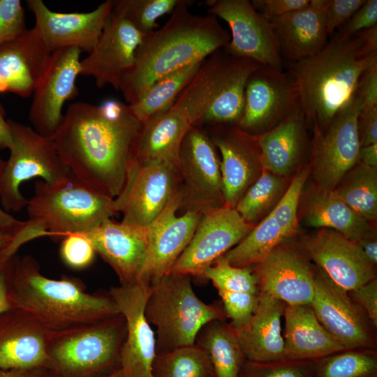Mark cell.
Listing matches in <instances>:
<instances>
[{
  "mask_svg": "<svg viewBox=\"0 0 377 377\" xmlns=\"http://www.w3.org/2000/svg\"><path fill=\"white\" fill-rule=\"evenodd\" d=\"M142 126L127 103L76 102L68 106L52 138L77 179L115 198L125 185Z\"/></svg>",
  "mask_w": 377,
  "mask_h": 377,
  "instance_id": "obj_1",
  "label": "cell"
},
{
  "mask_svg": "<svg viewBox=\"0 0 377 377\" xmlns=\"http://www.w3.org/2000/svg\"><path fill=\"white\" fill-rule=\"evenodd\" d=\"M193 2L182 0L160 29L143 37L134 63L119 88L127 104L138 101L158 79L203 61L230 42V35L216 17L199 15L188 10Z\"/></svg>",
  "mask_w": 377,
  "mask_h": 377,
  "instance_id": "obj_2",
  "label": "cell"
},
{
  "mask_svg": "<svg viewBox=\"0 0 377 377\" xmlns=\"http://www.w3.org/2000/svg\"><path fill=\"white\" fill-rule=\"evenodd\" d=\"M377 62V52L365 44L362 31L346 39L337 36L320 51L289 62L288 74L299 95L306 121L325 130L355 93L365 72Z\"/></svg>",
  "mask_w": 377,
  "mask_h": 377,
  "instance_id": "obj_3",
  "label": "cell"
},
{
  "mask_svg": "<svg viewBox=\"0 0 377 377\" xmlns=\"http://www.w3.org/2000/svg\"><path fill=\"white\" fill-rule=\"evenodd\" d=\"M8 295L12 310L33 319L50 332L96 323L120 313L108 294L88 293L76 278L50 279L31 256L17 257L12 269Z\"/></svg>",
  "mask_w": 377,
  "mask_h": 377,
  "instance_id": "obj_4",
  "label": "cell"
},
{
  "mask_svg": "<svg viewBox=\"0 0 377 377\" xmlns=\"http://www.w3.org/2000/svg\"><path fill=\"white\" fill-rule=\"evenodd\" d=\"M260 65L221 48L202 62L198 71L172 105L193 126H235L242 114L244 91L251 73Z\"/></svg>",
  "mask_w": 377,
  "mask_h": 377,
  "instance_id": "obj_5",
  "label": "cell"
},
{
  "mask_svg": "<svg viewBox=\"0 0 377 377\" xmlns=\"http://www.w3.org/2000/svg\"><path fill=\"white\" fill-rule=\"evenodd\" d=\"M26 207L27 221L40 237L54 239L85 234L118 212L114 198L94 190L73 174L56 184L38 180Z\"/></svg>",
  "mask_w": 377,
  "mask_h": 377,
  "instance_id": "obj_6",
  "label": "cell"
},
{
  "mask_svg": "<svg viewBox=\"0 0 377 377\" xmlns=\"http://www.w3.org/2000/svg\"><path fill=\"white\" fill-rule=\"evenodd\" d=\"M126 322L119 313L84 325L52 332L46 369L52 377H101L119 369Z\"/></svg>",
  "mask_w": 377,
  "mask_h": 377,
  "instance_id": "obj_7",
  "label": "cell"
},
{
  "mask_svg": "<svg viewBox=\"0 0 377 377\" xmlns=\"http://www.w3.org/2000/svg\"><path fill=\"white\" fill-rule=\"evenodd\" d=\"M145 313L156 327V354L194 344L204 325L226 317L223 308L196 295L190 276L172 272L151 285Z\"/></svg>",
  "mask_w": 377,
  "mask_h": 377,
  "instance_id": "obj_8",
  "label": "cell"
},
{
  "mask_svg": "<svg viewBox=\"0 0 377 377\" xmlns=\"http://www.w3.org/2000/svg\"><path fill=\"white\" fill-rule=\"evenodd\" d=\"M12 145L6 161L0 185V205L3 209L18 212L27 206L21 184L39 177L48 184L62 182L72 175L59 156L52 138L32 127L8 119Z\"/></svg>",
  "mask_w": 377,
  "mask_h": 377,
  "instance_id": "obj_9",
  "label": "cell"
},
{
  "mask_svg": "<svg viewBox=\"0 0 377 377\" xmlns=\"http://www.w3.org/2000/svg\"><path fill=\"white\" fill-rule=\"evenodd\" d=\"M362 100L356 90L323 131L313 129L312 163L318 188L333 191L357 163L360 143L357 121Z\"/></svg>",
  "mask_w": 377,
  "mask_h": 377,
  "instance_id": "obj_10",
  "label": "cell"
},
{
  "mask_svg": "<svg viewBox=\"0 0 377 377\" xmlns=\"http://www.w3.org/2000/svg\"><path fill=\"white\" fill-rule=\"evenodd\" d=\"M182 206L202 214L225 206L218 149L208 133L191 126L179 151ZM181 206V207H182Z\"/></svg>",
  "mask_w": 377,
  "mask_h": 377,
  "instance_id": "obj_11",
  "label": "cell"
},
{
  "mask_svg": "<svg viewBox=\"0 0 377 377\" xmlns=\"http://www.w3.org/2000/svg\"><path fill=\"white\" fill-rule=\"evenodd\" d=\"M179 167L159 161L134 159L125 185L114 199L122 222L147 227L163 212L179 188Z\"/></svg>",
  "mask_w": 377,
  "mask_h": 377,
  "instance_id": "obj_12",
  "label": "cell"
},
{
  "mask_svg": "<svg viewBox=\"0 0 377 377\" xmlns=\"http://www.w3.org/2000/svg\"><path fill=\"white\" fill-rule=\"evenodd\" d=\"M310 306L323 328L345 349L376 350V327L348 292L318 267Z\"/></svg>",
  "mask_w": 377,
  "mask_h": 377,
  "instance_id": "obj_13",
  "label": "cell"
},
{
  "mask_svg": "<svg viewBox=\"0 0 377 377\" xmlns=\"http://www.w3.org/2000/svg\"><path fill=\"white\" fill-rule=\"evenodd\" d=\"M205 4L209 14L221 18L230 27V40L223 47L228 54L282 71V57L272 25L251 1L208 0Z\"/></svg>",
  "mask_w": 377,
  "mask_h": 377,
  "instance_id": "obj_14",
  "label": "cell"
},
{
  "mask_svg": "<svg viewBox=\"0 0 377 377\" xmlns=\"http://www.w3.org/2000/svg\"><path fill=\"white\" fill-rule=\"evenodd\" d=\"M296 85L288 73L260 65L249 76L237 127L256 137L268 131L298 105Z\"/></svg>",
  "mask_w": 377,
  "mask_h": 377,
  "instance_id": "obj_15",
  "label": "cell"
},
{
  "mask_svg": "<svg viewBox=\"0 0 377 377\" xmlns=\"http://www.w3.org/2000/svg\"><path fill=\"white\" fill-rule=\"evenodd\" d=\"M150 291L151 285L138 281L112 287L109 292L126 322L119 356V369L124 377H153L156 335L145 313Z\"/></svg>",
  "mask_w": 377,
  "mask_h": 377,
  "instance_id": "obj_16",
  "label": "cell"
},
{
  "mask_svg": "<svg viewBox=\"0 0 377 377\" xmlns=\"http://www.w3.org/2000/svg\"><path fill=\"white\" fill-rule=\"evenodd\" d=\"M73 47L52 52L45 70L33 94L29 119L33 128L45 136H52L63 117L64 104L74 98L78 90L80 54Z\"/></svg>",
  "mask_w": 377,
  "mask_h": 377,
  "instance_id": "obj_17",
  "label": "cell"
},
{
  "mask_svg": "<svg viewBox=\"0 0 377 377\" xmlns=\"http://www.w3.org/2000/svg\"><path fill=\"white\" fill-rule=\"evenodd\" d=\"M252 229L235 208L223 206L202 215L189 244L171 272L202 277L204 271Z\"/></svg>",
  "mask_w": 377,
  "mask_h": 377,
  "instance_id": "obj_18",
  "label": "cell"
},
{
  "mask_svg": "<svg viewBox=\"0 0 377 377\" xmlns=\"http://www.w3.org/2000/svg\"><path fill=\"white\" fill-rule=\"evenodd\" d=\"M181 206L179 188L163 212L147 226V253L139 281L151 285L170 273L191 240L202 214L187 210L178 216L177 211Z\"/></svg>",
  "mask_w": 377,
  "mask_h": 377,
  "instance_id": "obj_19",
  "label": "cell"
},
{
  "mask_svg": "<svg viewBox=\"0 0 377 377\" xmlns=\"http://www.w3.org/2000/svg\"><path fill=\"white\" fill-rule=\"evenodd\" d=\"M253 267L258 276L260 291L288 305H310L316 267L302 245L284 242Z\"/></svg>",
  "mask_w": 377,
  "mask_h": 377,
  "instance_id": "obj_20",
  "label": "cell"
},
{
  "mask_svg": "<svg viewBox=\"0 0 377 377\" xmlns=\"http://www.w3.org/2000/svg\"><path fill=\"white\" fill-rule=\"evenodd\" d=\"M26 2L34 15V27L51 53L69 47L91 52L114 5L113 0H108L90 12L58 13L51 10L42 0Z\"/></svg>",
  "mask_w": 377,
  "mask_h": 377,
  "instance_id": "obj_21",
  "label": "cell"
},
{
  "mask_svg": "<svg viewBox=\"0 0 377 377\" xmlns=\"http://www.w3.org/2000/svg\"><path fill=\"white\" fill-rule=\"evenodd\" d=\"M144 36L112 10L94 48L80 61V75L93 77L98 87L111 85L119 90Z\"/></svg>",
  "mask_w": 377,
  "mask_h": 377,
  "instance_id": "obj_22",
  "label": "cell"
},
{
  "mask_svg": "<svg viewBox=\"0 0 377 377\" xmlns=\"http://www.w3.org/2000/svg\"><path fill=\"white\" fill-rule=\"evenodd\" d=\"M303 249L316 266L346 291L376 278V266L364 256L357 242L324 228L304 239Z\"/></svg>",
  "mask_w": 377,
  "mask_h": 377,
  "instance_id": "obj_23",
  "label": "cell"
},
{
  "mask_svg": "<svg viewBox=\"0 0 377 377\" xmlns=\"http://www.w3.org/2000/svg\"><path fill=\"white\" fill-rule=\"evenodd\" d=\"M210 127L208 134L221 156L220 170L224 205L235 208L261 166L257 140L237 126Z\"/></svg>",
  "mask_w": 377,
  "mask_h": 377,
  "instance_id": "obj_24",
  "label": "cell"
},
{
  "mask_svg": "<svg viewBox=\"0 0 377 377\" xmlns=\"http://www.w3.org/2000/svg\"><path fill=\"white\" fill-rule=\"evenodd\" d=\"M84 235L91 241L96 254L114 271L120 285L139 281L147 253V226L108 218Z\"/></svg>",
  "mask_w": 377,
  "mask_h": 377,
  "instance_id": "obj_25",
  "label": "cell"
},
{
  "mask_svg": "<svg viewBox=\"0 0 377 377\" xmlns=\"http://www.w3.org/2000/svg\"><path fill=\"white\" fill-rule=\"evenodd\" d=\"M50 54L34 27L0 45V93L32 96Z\"/></svg>",
  "mask_w": 377,
  "mask_h": 377,
  "instance_id": "obj_26",
  "label": "cell"
},
{
  "mask_svg": "<svg viewBox=\"0 0 377 377\" xmlns=\"http://www.w3.org/2000/svg\"><path fill=\"white\" fill-rule=\"evenodd\" d=\"M52 332L11 310L0 317V370L45 368Z\"/></svg>",
  "mask_w": 377,
  "mask_h": 377,
  "instance_id": "obj_27",
  "label": "cell"
},
{
  "mask_svg": "<svg viewBox=\"0 0 377 377\" xmlns=\"http://www.w3.org/2000/svg\"><path fill=\"white\" fill-rule=\"evenodd\" d=\"M325 0H311L305 8L270 21L281 57L295 62L313 55L327 43Z\"/></svg>",
  "mask_w": 377,
  "mask_h": 377,
  "instance_id": "obj_28",
  "label": "cell"
},
{
  "mask_svg": "<svg viewBox=\"0 0 377 377\" xmlns=\"http://www.w3.org/2000/svg\"><path fill=\"white\" fill-rule=\"evenodd\" d=\"M285 306L282 301L260 291L253 315L244 326L235 330L245 360L268 362L285 359L281 328Z\"/></svg>",
  "mask_w": 377,
  "mask_h": 377,
  "instance_id": "obj_29",
  "label": "cell"
},
{
  "mask_svg": "<svg viewBox=\"0 0 377 377\" xmlns=\"http://www.w3.org/2000/svg\"><path fill=\"white\" fill-rule=\"evenodd\" d=\"M283 317L286 359L316 361L346 350L323 328L310 305L286 304Z\"/></svg>",
  "mask_w": 377,
  "mask_h": 377,
  "instance_id": "obj_30",
  "label": "cell"
},
{
  "mask_svg": "<svg viewBox=\"0 0 377 377\" xmlns=\"http://www.w3.org/2000/svg\"><path fill=\"white\" fill-rule=\"evenodd\" d=\"M305 121L299 103L277 125L256 138L263 170L282 177L295 168L306 148Z\"/></svg>",
  "mask_w": 377,
  "mask_h": 377,
  "instance_id": "obj_31",
  "label": "cell"
},
{
  "mask_svg": "<svg viewBox=\"0 0 377 377\" xmlns=\"http://www.w3.org/2000/svg\"><path fill=\"white\" fill-rule=\"evenodd\" d=\"M191 126L186 115L172 105L156 113L143 123L135 159L179 167L182 142Z\"/></svg>",
  "mask_w": 377,
  "mask_h": 377,
  "instance_id": "obj_32",
  "label": "cell"
},
{
  "mask_svg": "<svg viewBox=\"0 0 377 377\" xmlns=\"http://www.w3.org/2000/svg\"><path fill=\"white\" fill-rule=\"evenodd\" d=\"M304 219L311 227L335 230L355 242L373 231L369 221L346 205L333 191L320 188L309 195Z\"/></svg>",
  "mask_w": 377,
  "mask_h": 377,
  "instance_id": "obj_33",
  "label": "cell"
},
{
  "mask_svg": "<svg viewBox=\"0 0 377 377\" xmlns=\"http://www.w3.org/2000/svg\"><path fill=\"white\" fill-rule=\"evenodd\" d=\"M195 344L209 355L214 377H238L245 358L236 330L225 320H214L198 332Z\"/></svg>",
  "mask_w": 377,
  "mask_h": 377,
  "instance_id": "obj_34",
  "label": "cell"
},
{
  "mask_svg": "<svg viewBox=\"0 0 377 377\" xmlns=\"http://www.w3.org/2000/svg\"><path fill=\"white\" fill-rule=\"evenodd\" d=\"M289 237L270 212L262 221L223 256L235 267H246L260 263L276 246Z\"/></svg>",
  "mask_w": 377,
  "mask_h": 377,
  "instance_id": "obj_35",
  "label": "cell"
},
{
  "mask_svg": "<svg viewBox=\"0 0 377 377\" xmlns=\"http://www.w3.org/2000/svg\"><path fill=\"white\" fill-rule=\"evenodd\" d=\"M356 165L333 192L359 216L374 221L377 217V168L360 162Z\"/></svg>",
  "mask_w": 377,
  "mask_h": 377,
  "instance_id": "obj_36",
  "label": "cell"
},
{
  "mask_svg": "<svg viewBox=\"0 0 377 377\" xmlns=\"http://www.w3.org/2000/svg\"><path fill=\"white\" fill-rule=\"evenodd\" d=\"M202 61L189 64L158 79L138 101L128 104L133 114L144 123L156 113L170 107L193 79Z\"/></svg>",
  "mask_w": 377,
  "mask_h": 377,
  "instance_id": "obj_37",
  "label": "cell"
},
{
  "mask_svg": "<svg viewBox=\"0 0 377 377\" xmlns=\"http://www.w3.org/2000/svg\"><path fill=\"white\" fill-rule=\"evenodd\" d=\"M153 377H214L207 352L196 344L156 354Z\"/></svg>",
  "mask_w": 377,
  "mask_h": 377,
  "instance_id": "obj_38",
  "label": "cell"
},
{
  "mask_svg": "<svg viewBox=\"0 0 377 377\" xmlns=\"http://www.w3.org/2000/svg\"><path fill=\"white\" fill-rule=\"evenodd\" d=\"M313 377H377V352L344 350L316 361Z\"/></svg>",
  "mask_w": 377,
  "mask_h": 377,
  "instance_id": "obj_39",
  "label": "cell"
},
{
  "mask_svg": "<svg viewBox=\"0 0 377 377\" xmlns=\"http://www.w3.org/2000/svg\"><path fill=\"white\" fill-rule=\"evenodd\" d=\"M283 191V178L263 170L259 177L246 191L235 209L246 222L251 224L276 205Z\"/></svg>",
  "mask_w": 377,
  "mask_h": 377,
  "instance_id": "obj_40",
  "label": "cell"
},
{
  "mask_svg": "<svg viewBox=\"0 0 377 377\" xmlns=\"http://www.w3.org/2000/svg\"><path fill=\"white\" fill-rule=\"evenodd\" d=\"M182 0H117L112 12L129 22L145 36L157 27V20L171 13Z\"/></svg>",
  "mask_w": 377,
  "mask_h": 377,
  "instance_id": "obj_41",
  "label": "cell"
},
{
  "mask_svg": "<svg viewBox=\"0 0 377 377\" xmlns=\"http://www.w3.org/2000/svg\"><path fill=\"white\" fill-rule=\"evenodd\" d=\"M201 278L212 281L218 291L260 293L259 279L253 267L232 266L223 256L207 267Z\"/></svg>",
  "mask_w": 377,
  "mask_h": 377,
  "instance_id": "obj_42",
  "label": "cell"
},
{
  "mask_svg": "<svg viewBox=\"0 0 377 377\" xmlns=\"http://www.w3.org/2000/svg\"><path fill=\"white\" fill-rule=\"evenodd\" d=\"M316 361L283 359L268 362L245 360L238 377H313Z\"/></svg>",
  "mask_w": 377,
  "mask_h": 377,
  "instance_id": "obj_43",
  "label": "cell"
},
{
  "mask_svg": "<svg viewBox=\"0 0 377 377\" xmlns=\"http://www.w3.org/2000/svg\"><path fill=\"white\" fill-rule=\"evenodd\" d=\"M309 169L304 168L292 180L276 205L270 211L290 238L297 230V212L302 188Z\"/></svg>",
  "mask_w": 377,
  "mask_h": 377,
  "instance_id": "obj_44",
  "label": "cell"
},
{
  "mask_svg": "<svg viewBox=\"0 0 377 377\" xmlns=\"http://www.w3.org/2000/svg\"><path fill=\"white\" fill-rule=\"evenodd\" d=\"M226 316L235 330L244 326L251 319L258 304L260 293L218 291Z\"/></svg>",
  "mask_w": 377,
  "mask_h": 377,
  "instance_id": "obj_45",
  "label": "cell"
},
{
  "mask_svg": "<svg viewBox=\"0 0 377 377\" xmlns=\"http://www.w3.org/2000/svg\"><path fill=\"white\" fill-rule=\"evenodd\" d=\"M59 252L66 266L77 270L89 267L96 254L91 241L84 234H71L64 237Z\"/></svg>",
  "mask_w": 377,
  "mask_h": 377,
  "instance_id": "obj_46",
  "label": "cell"
},
{
  "mask_svg": "<svg viewBox=\"0 0 377 377\" xmlns=\"http://www.w3.org/2000/svg\"><path fill=\"white\" fill-rule=\"evenodd\" d=\"M27 29L20 0H0V45L11 41Z\"/></svg>",
  "mask_w": 377,
  "mask_h": 377,
  "instance_id": "obj_47",
  "label": "cell"
},
{
  "mask_svg": "<svg viewBox=\"0 0 377 377\" xmlns=\"http://www.w3.org/2000/svg\"><path fill=\"white\" fill-rule=\"evenodd\" d=\"M366 0H325V19L328 36L334 34L364 3Z\"/></svg>",
  "mask_w": 377,
  "mask_h": 377,
  "instance_id": "obj_48",
  "label": "cell"
},
{
  "mask_svg": "<svg viewBox=\"0 0 377 377\" xmlns=\"http://www.w3.org/2000/svg\"><path fill=\"white\" fill-rule=\"evenodd\" d=\"M377 25V0H366L351 18L336 34L346 39L357 33Z\"/></svg>",
  "mask_w": 377,
  "mask_h": 377,
  "instance_id": "obj_49",
  "label": "cell"
},
{
  "mask_svg": "<svg viewBox=\"0 0 377 377\" xmlns=\"http://www.w3.org/2000/svg\"><path fill=\"white\" fill-rule=\"evenodd\" d=\"M309 0H253V8L269 22L287 13L302 9L309 3Z\"/></svg>",
  "mask_w": 377,
  "mask_h": 377,
  "instance_id": "obj_50",
  "label": "cell"
},
{
  "mask_svg": "<svg viewBox=\"0 0 377 377\" xmlns=\"http://www.w3.org/2000/svg\"><path fill=\"white\" fill-rule=\"evenodd\" d=\"M348 292L352 300L365 312L377 327V279Z\"/></svg>",
  "mask_w": 377,
  "mask_h": 377,
  "instance_id": "obj_51",
  "label": "cell"
},
{
  "mask_svg": "<svg viewBox=\"0 0 377 377\" xmlns=\"http://www.w3.org/2000/svg\"><path fill=\"white\" fill-rule=\"evenodd\" d=\"M357 90L362 100V110L377 108V62L363 73Z\"/></svg>",
  "mask_w": 377,
  "mask_h": 377,
  "instance_id": "obj_52",
  "label": "cell"
},
{
  "mask_svg": "<svg viewBox=\"0 0 377 377\" xmlns=\"http://www.w3.org/2000/svg\"><path fill=\"white\" fill-rule=\"evenodd\" d=\"M360 146L377 143V108L362 110L357 121Z\"/></svg>",
  "mask_w": 377,
  "mask_h": 377,
  "instance_id": "obj_53",
  "label": "cell"
},
{
  "mask_svg": "<svg viewBox=\"0 0 377 377\" xmlns=\"http://www.w3.org/2000/svg\"><path fill=\"white\" fill-rule=\"evenodd\" d=\"M17 258L16 255L10 258L0 257V317L12 310L8 295V283Z\"/></svg>",
  "mask_w": 377,
  "mask_h": 377,
  "instance_id": "obj_54",
  "label": "cell"
},
{
  "mask_svg": "<svg viewBox=\"0 0 377 377\" xmlns=\"http://www.w3.org/2000/svg\"><path fill=\"white\" fill-rule=\"evenodd\" d=\"M5 163L6 161H3L0 156V185ZM23 223L24 221L16 219L10 214L5 212L0 205V227L13 235L22 226Z\"/></svg>",
  "mask_w": 377,
  "mask_h": 377,
  "instance_id": "obj_55",
  "label": "cell"
},
{
  "mask_svg": "<svg viewBox=\"0 0 377 377\" xmlns=\"http://www.w3.org/2000/svg\"><path fill=\"white\" fill-rule=\"evenodd\" d=\"M366 258L374 266L377 264V239L374 231L357 242Z\"/></svg>",
  "mask_w": 377,
  "mask_h": 377,
  "instance_id": "obj_56",
  "label": "cell"
},
{
  "mask_svg": "<svg viewBox=\"0 0 377 377\" xmlns=\"http://www.w3.org/2000/svg\"><path fill=\"white\" fill-rule=\"evenodd\" d=\"M47 371L45 368L0 370V377H47Z\"/></svg>",
  "mask_w": 377,
  "mask_h": 377,
  "instance_id": "obj_57",
  "label": "cell"
},
{
  "mask_svg": "<svg viewBox=\"0 0 377 377\" xmlns=\"http://www.w3.org/2000/svg\"><path fill=\"white\" fill-rule=\"evenodd\" d=\"M6 113L0 104V149H10L12 145V138L8 121L5 118Z\"/></svg>",
  "mask_w": 377,
  "mask_h": 377,
  "instance_id": "obj_58",
  "label": "cell"
},
{
  "mask_svg": "<svg viewBox=\"0 0 377 377\" xmlns=\"http://www.w3.org/2000/svg\"><path fill=\"white\" fill-rule=\"evenodd\" d=\"M359 162L373 168H377V143L360 147Z\"/></svg>",
  "mask_w": 377,
  "mask_h": 377,
  "instance_id": "obj_59",
  "label": "cell"
},
{
  "mask_svg": "<svg viewBox=\"0 0 377 377\" xmlns=\"http://www.w3.org/2000/svg\"><path fill=\"white\" fill-rule=\"evenodd\" d=\"M12 234L0 227V253L10 241Z\"/></svg>",
  "mask_w": 377,
  "mask_h": 377,
  "instance_id": "obj_60",
  "label": "cell"
},
{
  "mask_svg": "<svg viewBox=\"0 0 377 377\" xmlns=\"http://www.w3.org/2000/svg\"><path fill=\"white\" fill-rule=\"evenodd\" d=\"M101 377H124L120 369H117L109 374L105 375Z\"/></svg>",
  "mask_w": 377,
  "mask_h": 377,
  "instance_id": "obj_61",
  "label": "cell"
},
{
  "mask_svg": "<svg viewBox=\"0 0 377 377\" xmlns=\"http://www.w3.org/2000/svg\"><path fill=\"white\" fill-rule=\"evenodd\" d=\"M47 377H52V376H51L50 375H49L48 373H47Z\"/></svg>",
  "mask_w": 377,
  "mask_h": 377,
  "instance_id": "obj_62",
  "label": "cell"
}]
</instances>
